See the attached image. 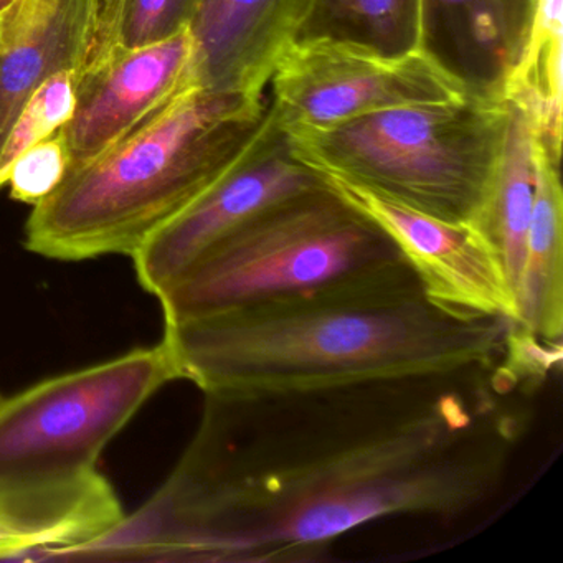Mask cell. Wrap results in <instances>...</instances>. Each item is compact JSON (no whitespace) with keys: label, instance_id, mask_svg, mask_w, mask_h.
Wrapping results in <instances>:
<instances>
[{"label":"cell","instance_id":"obj_3","mask_svg":"<svg viewBox=\"0 0 563 563\" xmlns=\"http://www.w3.org/2000/svg\"><path fill=\"white\" fill-rule=\"evenodd\" d=\"M164 342L0 395V530L18 555L64 556L123 522L98 460L167 382L177 380Z\"/></svg>","mask_w":563,"mask_h":563},{"label":"cell","instance_id":"obj_8","mask_svg":"<svg viewBox=\"0 0 563 563\" xmlns=\"http://www.w3.org/2000/svg\"><path fill=\"white\" fill-rule=\"evenodd\" d=\"M322 186L321 174L292 153L269 103L265 128L245 156L133 256L141 286L159 298L207 250L253 217Z\"/></svg>","mask_w":563,"mask_h":563},{"label":"cell","instance_id":"obj_5","mask_svg":"<svg viewBox=\"0 0 563 563\" xmlns=\"http://www.w3.org/2000/svg\"><path fill=\"white\" fill-rule=\"evenodd\" d=\"M415 279L394 240L325 184L253 217L157 299L166 324H176Z\"/></svg>","mask_w":563,"mask_h":563},{"label":"cell","instance_id":"obj_16","mask_svg":"<svg viewBox=\"0 0 563 563\" xmlns=\"http://www.w3.org/2000/svg\"><path fill=\"white\" fill-rule=\"evenodd\" d=\"M563 0H533L522 52L500 98L526 114L553 159H562Z\"/></svg>","mask_w":563,"mask_h":563},{"label":"cell","instance_id":"obj_15","mask_svg":"<svg viewBox=\"0 0 563 563\" xmlns=\"http://www.w3.org/2000/svg\"><path fill=\"white\" fill-rule=\"evenodd\" d=\"M509 124L493 183L470 225L499 262L514 299L519 298L533 202V131L510 107Z\"/></svg>","mask_w":563,"mask_h":563},{"label":"cell","instance_id":"obj_11","mask_svg":"<svg viewBox=\"0 0 563 563\" xmlns=\"http://www.w3.org/2000/svg\"><path fill=\"white\" fill-rule=\"evenodd\" d=\"M312 5L314 0H199L190 31L200 85L266 97L276 60Z\"/></svg>","mask_w":563,"mask_h":563},{"label":"cell","instance_id":"obj_10","mask_svg":"<svg viewBox=\"0 0 563 563\" xmlns=\"http://www.w3.org/2000/svg\"><path fill=\"white\" fill-rule=\"evenodd\" d=\"M197 85V45L190 25L143 47L117 45L77 80V110L62 128L70 151V169L130 136Z\"/></svg>","mask_w":563,"mask_h":563},{"label":"cell","instance_id":"obj_14","mask_svg":"<svg viewBox=\"0 0 563 563\" xmlns=\"http://www.w3.org/2000/svg\"><path fill=\"white\" fill-rule=\"evenodd\" d=\"M517 324L547 345L563 335V194L560 161L533 134V202Z\"/></svg>","mask_w":563,"mask_h":563},{"label":"cell","instance_id":"obj_20","mask_svg":"<svg viewBox=\"0 0 563 563\" xmlns=\"http://www.w3.org/2000/svg\"><path fill=\"white\" fill-rule=\"evenodd\" d=\"M199 0H128L121 24V47L164 41L190 25Z\"/></svg>","mask_w":563,"mask_h":563},{"label":"cell","instance_id":"obj_17","mask_svg":"<svg viewBox=\"0 0 563 563\" xmlns=\"http://www.w3.org/2000/svg\"><path fill=\"white\" fill-rule=\"evenodd\" d=\"M299 37L338 38L405 54L417 47V0H314Z\"/></svg>","mask_w":563,"mask_h":563},{"label":"cell","instance_id":"obj_6","mask_svg":"<svg viewBox=\"0 0 563 563\" xmlns=\"http://www.w3.org/2000/svg\"><path fill=\"white\" fill-rule=\"evenodd\" d=\"M510 108L470 95L367 114L325 130L282 128L295 156L448 222H470L499 164Z\"/></svg>","mask_w":563,"mask_h":563},{"label":"cell","instance_id":"obj_1","mask_svg":"<svg viewBox=\"0 0 563 563\" xmlns=\"http://www.w3.org/2000/svg\"><path fill=\"white\" fill-rule=\"evenodd\" d=\"M539 382L510 349L454 371L206 394L166 484L78 556L312 562L385 517L463 516L503 487L526 430L514 391Z\"/></svg>","mask_w":563,"mask_h":563},{"label":"cell","instance_id":"obj_13","mask_svg":"<svg viewBox=\"0 0 563 563\" xmlns=\"http://www.w3.org/2000/svg\"><path fill=\"white\" fill-rule=\"evenodd\" d=\"M95 0H14L0 12V147L51 75L80 71Z\"/></svg>","mask_w":563,"mask_h":563},{"label":"cell","instance_id":"obj_9","mask_svg":"<svg viewBox=\"0 0 563 563\" xmlns=\"http://www.w3.org/2000/svg\"><path fill=\"white\" fill-rule=\"evenodd\" d=\"M322 179L394 240L431 301L464 314L517 322L516 299L503 268L470 223L438 219L339 177Z\"/></svg>","mask_w":563,"mask_h":563},{"label":"cell","instance_id":"obj_18","mask_svg":"<svg viewBox=\"0 0 563 563\" xmlns=\"http://www.w3.org/2000/svg\"><path fill=\"white\" fill-rule=\"evenodd\" d=\"M77 110V71L74 68L51 75L29 98L0 147V189L25 151L60 131Z\"/></svg>","mask_w":563,"mask_h":563},{"label":"cell","instance_id":"obj_19","mask_svg":"<svg viewBox=\"0 0 563 563\" xmlns=\"http://www.w3.org/2000/svg\"><path fill=\"white\" fill-rule=\"evenodd\" d=\"M68 169L70 151L60 130L18 157L5 187L12 199L35 207L64 183Z\"/></svg>","mask_w":563,"mask_h":563},{"label":"cell","instance_id":"obj_12","mask_svg":"<svg viewBox=\"0 0 563 563\" xmlns=\"http://www.w3.org/2000/svg\"><path fill=\"white\" fill-rule=\"evenodd\" d=\"M532 5L533 0H417V47L471 93L500 98L522 52Z\"/></svg>","mask_w":563,"mask_h":563},{"label":"cell","instance_id":"obj_2","mask_svg":"<svg viewBox=\"0 0 563 563\" xmlns=\"http://www.w3.org/2000/svg\"><path fill=\"white\" fill-rule=\"evenodd\" d=\"M516 331L431 301L415 279L166 324L163 342L203 394H253L496 364Z\"/></svg>","mask_w":563,"mask_h":563},{"label":"cell","instance_id":"obj_7","mask_svg":"<svg viewBox=\"0 0 563 563\" xmlns=\"http://www.w3.org/2000/svg\"><path fill=\"white\" fill-rule=\"evenodd\" d=\"M282 128L325 130L367 114L470 97L466 85L415 47L388 55L329 37L295 38L269 78Z\"/></svg>","mask_w":563,"mask_h":563},{"label":"cell","instance_id":"obj_4","mask_svg":"<svg viewBox=\"0 0 563 563\" xmlns=\"http://www.w3.org/2000/svg\"><path fill=\"white\" fill-rule=\"evenodd\" d=\"M269 100L197 87L184 91L130 136L68 170L25 225V246L80 262L134 256L192 206L250 150Z\"/></svg>","mask_w":563,"mask_h":563},{"label":"cell","instance_id":"obj_21","mask_svg":"<svg viewBox=\"0 0 563 563\" xmlns=\"http://www.w3.org/2000/svg\"><path fill=\"white\" fill-rule=\"evenodd\" d=\"M14 0H0V12H4Z\"/></svg>","mask_w":563,"mask_h":563}]
</instances>
